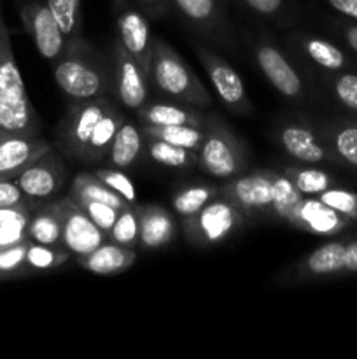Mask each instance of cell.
I'll list each match as a JSON object with an SVG mask.
<instances>
[{
  "instance_id": "obj_1",
  "label": "cell",
  "mask_w": 357,
  "mask_h": 359,
  "mask_svg": "<svg viewBox=\"0 0 357 359\" xmlns=\"http://www.w3.org/2000/svg\"><path fill=\"white\" fill-rule=\"evenodd\" d=\"M52 77L72 102L115 97L114 56L91 46L83 35L66 39L63 53L52 62Z\"/></svg>"
},
{
  "instance_id": "obj_2",
  "label": "cell",
  "mask_w": 357,
  "mask_h": 359,
  "mask_svg": "<svg viewBox=\"0 0 357 359\" xmlns=\"http://www.w3.org/2000/svg\"><path fill=\"white\" fill-rule=\"evenodd\" d=\"M0 130L24 137H41L42 125L16 65L10 35L0 9Z\"/></svg>"
},
{
  "instance_id": "obj_3",
  "label": "cell",
  "mask_w": 357,
  "mask_h": 359,
  "mask_svg": "<svg viewBox=\"0 0 357 359\" xmlns=\"http://www.w3.org/2000/svg\"><path fill=\"white\" fill-rule=\"evenodd\" d=\"M149 84L163 97L174 102L205 109L212 98L186 60L164 39L154 35Z\"/></svg>"
},
{
  "instance_id": "obj_4",
  "label": "cell",
  "mask_w": 357,
  "mask_h": 359,
  "mask_svg": "<svg viewBox=\"0 0 357 359\" xmlns=\"http://www.w3.org/2000/svg\"><path fill=\"white\" fill-rule=\"evenodd\" d=\"M205 137L198 151V168L224 182L248 170V151L244 140L217 114H209Z\"/></svg>"
},
{
  "instance_id": "obj_5",
  "label": "cell",
  "mask_w": 357,
  "mask_h": 359,
  "mask_svg": "<svg viewBox=\"0 0 357 359\" xmlns=\"http://www.w3.org/2000/svg\"><path fill=\"white\" fill-rule=\"evenodd\" d=\"M245 223L244 212L223 195H217L195 216L182 219L181 228L195 248H212L237 233Z\"/></svg>"
},
{
  "instance_id": "obj_6",
  "label": "cell",
  "mask_w": 357,
  "mask_h": 359,
  "mask_svg": "<svg viewBox=\"0 0 357 359\" xmlns=\"http://www.w3.org/2000/svg\"><path fill=\"white\" fill-rule=\"evenodd\" d=\"M112 102L108 97L74 100L56 128V149L69 160L80 163L98 123Z\"/></svg>"
},
{
  "instance_id": "obj_7",
  "label": "cell",
  "mask_w": 357,
  "mask_h": 359,
  "mask_svg": "<svg viewBox=\"0 0 357 359\" xmlns=\"http://www.w3.org/2000/svg\"><path fill=\"white\" fill-rule=\"evenodd\" d=\"M170 7L202 41L230 51L237 49V35L224 0H170Z\"/></svg>"
},
{
  "instance_id": "obj_8",
  "label": "cell",
  "mask_w": 357,
  "mask_h": 359,
  "mask_svg": "<svg viewBox=\"0 0 357 359\" xmlns=\"http://www.w3.org/2000/svg\"><path fill=\"white\" fill-rule=\"evenodd\" d=\"M191 46L205 72L209 74L210 83H212L214 90H216L217 97L223 102L224 107L233 114H252L254 105H252L251 98L245 91L244 81L238 76L237 70L209 46L202 44L200 41H192Z\"/></svg>"
},
{
  "instance_id": "obj_9",
  "label": "cell",
  "mask_w": 357,
  "mask_h": 359,
  "mask_svg": "<svg viewBox=\"0 0 357 359\" xmlns=\"http://www.w3.org/2000/svg\"><path fill=\"white\" fill-rule=\"evenodd\" d=\"M219 195L230 200L247 219L273 216V193L270 168L247 170L219 186Z\"/></svg>"
},
{
  "instance_id": "obj_10",
  "label": "cell",
  "mask_w": 357,
  "mask_h": 359,
  "mask_svg": "<svg viewBox=\"0 0 357 359\" xmlns=\"http://www.w3.org/2000/svg\"><path fill=\"white\" fill-rule=\"evenodd\" d=\"M112 7H114L118 39L149 79L154 42V35L150 34L149 28V18L130 0H112Z\"/></svg>"
},
{
  "instance_id": "obj_11",
  "label": "cell",
  "mask_w": 357,
  "mask_h": 359,
  "mask_svg": "<svg viewBox=\"0 0 357 359\" xmlns=\"http://www.w3.org/2000/svg\"><path fill=\"white\" fill-rule=\"evenodd\" d=\"M63 158L65 156L52 147L18 174L14 181L31 202H48L62 191L69 177V168Z\"/></svg>"
},
{
  "instance_id": "obj_12",
  "label": "cell",
  "mask_w": 357,
  "mask_h": 359,
  "mask_svg": "<svg viewBox=\"0 0 357 359\" xmlns=\"http://www.w3.org/2000/svg\"><path fill=\"white\" fill-rule=\"evenodd\" d=\"M62 219V245L76 258L90 255L108 238L70 196L56 198Z\"/></svg>"
},
{
  "instance_id": "obj_13",
  "label": "cell",
  "mask_w": 357,
  "mask_h": 359,
  "mask_svg": "<svg viewBox=\"0 0 357 359\" xmlns=\"http://www.w3.org/2000/svg\"><path fill=\"white\" fill-rule=\"evenodd\" d=\"M254 58L266 79L280 95L290 100L307 98V86H304L303 77L273 42L258 39L254 42Z\"/></svg>"
},
{
  "instance_id": "obj_14",
  "label": "cell",
  "mask_w": 357,
  "mask_h": 359,
  "mask_svg": "<svg viewBox=\"0 0 357 359\" xmlns=\"http://www.w3.org/2000/svg\"><path fill=\"white\" fill-rule=\"evenodd\" d=\"M21 23L35 42L37 51L49 62L59 58L65 48V35L59 30L51 9L42 0H27L20 6Z\"/></svg>"
},
{
  "instance_id": "obj_15",
  "label": "cell",
  "mask_w": 357,
  "mask_h": 359,
  "mask_svg": "<svg viewBox=\"0 0 357 359\" xmlns=\"http://www.w3.org/2000/svg\"><path fill=\"white\" fill-rule=\"evenodd\" d=\"M115 70V98L122 107L136 112L149 100V79L122 42L115 39L112 46Z\"/></svg>"
},
{
  "instance_id": "obj_16",
  "label": "cell",
  "mask_w": 357,
  "mask_h": 359,
  "mask_svg": "<svg viewBox=\"0 0 357 359\" xmlns=\"http://www.w3.org/2000/svg\"><path fill=\"white\" fill-rule=\"evenodd\" d=\"M276 140L290 158L301 163H338L329 147L322 142L317 130L308 126L307 123H284L276 130Z\"/></svg>"
},
{
  "instance_id": "obj_17",
  "label": "cell",
  "mask_w": 357,
  "mask_h": 359,
  "mask_svg": "<svg viewBox=\"0 0 357 359\" xmlns=\"http://www.w3.org/2000/svg\"><path fill=\"white\" fill-rule=\"evenodd\" d=\"M52 149L44 137H24L0 130V181L16 179L21 170Z\"/></svg>"
},
{
  "instance_id": "obj_18",
  "label": "cell",
  "mask_w": 357,
  "mask_h": 359,
  "mask_svg": "<svg viewBox=\"0 0 357 359\" xmlns=\"http://www.w3.org/2000/svg\"><path fill=\"white\" fill-rule=\"evenodd\" d=\"M286 42L303 58L322 72H343L350 69V60L345 53L332 42L303 32H289Z\"/></svg>"
},
{
  "instance_id": "obj_19",
  "label": "cell",
  "mask_w": 357,
  "mask_h": 359,
  "mask_svg": "<svg viewBox=\"0 0 357 359\" xmlns=\"http://www.w3.org/2000/svg\"><path fill=\"white\" fill-rule=\"evenodd\" d=\"M352 221L343 217L317 196H304L296 207L290 226L318 237H332L345 230Z\"/></svg>"
},
{
  "instance_id": "obj_20",
  "label": "cell",
  "mask_w": 357,
  "mask_h": 359,
  "mask_svg": "<svg viewBox=\"0 0 357 359\" xmlns=\"http://www.w3.org/2000/svg\"><path fill=\"white\" fill-rule=\"evenodd\" d=\"M140 219L139 245L146 251H156L170 244L177 235L174 214L160 203H136Z\"/></svg>"
},
{
  "instance_id": "obj_21",
  "label": "cell",
  "mask_w": 357,
  "mask_h": 359,
  "mask_svg": "<svg viewBox=\"0 0 357 359\" xmlns=\"http://www.w3.org/2000/svg\"><path fill=\"white\" fill-rule=\"evenodd\" d=\"M139 125L149 126H200L205 128L206 116L200 112V109L181 102H147L144 107L136 111Z\"/></svg>"
},
{
  "instance_id": "obj_22",
  "label": "cell",
  "mask_w": 357,
  "mask_h": 359,
  "mask_svg": "<svg viewBox=\"0 0 357 359\" xmlns=\"http://www.w3.org/2000/svg\"><path fill=\"white\" fill-rule=\"evenodd\" d=\"M135 249L125 248V245H119L115 242H112L111 238H107L104 244L98 245L90 255H84L80 258H77V263L84 270L94 273V276L108 277L118 276V273L128 270L135 263Z\"/></svg>"
},
{
  "instance_id": "obj_23",
  "label": "cell",
  "mask_w": 357,
  "mask_h": 359,
  "mask_svg": "<svg viewBox=\"0 0 357 359\" xmlns=\"http://www.w3.org/2000/svg\"><path fill=\"white\" fill-rule=\"evenodd\" d=\"M345 245L346 242H329L304 256L296 265L300 280L322 279V277L345 273Z\"/></svg>"
},
{
  "instance_id": "obj_24",
  "label": "cell",
  "mask_w": 357,
  "mask_h": 359,
  "mask_svg": "<svg viewBox=\"0 0 357 359\" xmlns=\"http://www.w3.org/2000/svg\"><path fill=\"white\" fill-rule=\"evenodd\" d=\"M317 133L338 163L357 168V121L338 119L326 123L318 126Z\"/></svg>"
},
{
  "instance_id": "obj_25",
  "label": "cell",
  "mask_w": 357,
  "mask_h": 359,
  "mask_svg": "<svg viewBox=\"0 0 357 359\" xmlns=\"http://www.w3.org/2000/svg\"><path fill=\"white\" fill-rule=\"evenodd\" d=\"M142 154L144 135L140 125L125 118V121L119 125L118 132H115L114 140H112L107 161L111 163V167L126 170V168H132L142 158Z\"/></svg>"
},
{
  "instance_id": "obj_26",
  "label": "cell",
  "mask_w": 357,
  "mask_h": 359,
  "mask_svg": "<svg viewBox=\"0 0 357 359\" xmlns=\"http://www.w3.org/2000/svg\"><path fill=\"white\" fill-rule=\"evenodd\" d=\"M28 241L44 245H62V219L56 200L38 202L31 210L30 221L27 226Z\"/></svg>"
},
{
  "instance_id": "obj_27",
  "label": "cell",
  "mask_w": 357,
  "mask_h": 359,
  "mask_svg": "<svg viewBox=\"0 0 357 359\" xmlns=\"http://www.w3.org/2000/svg\"><path fill=\"white\" fill-rule=\"evenodd\" d=\"M125 118L126 116L122 114L119 105L115 104V102H112L111 107L107 109L104 118H102L100 123H98L97 130H94L93 137H91L86 151H84V156L80 163L94 165L107 160V154L108 151H111L112 140H114L115 132H118L119 125L125 121Z\"/></svg>"
},
{
  "instance_id": "obj_28",
  "label": "cell",
  "mask_w": 357,
  "mask_h": 359,
  "mask_svg": "<svg viewBox=\"0 0 357 359\" xmlns=\"http://www.w3.org/2000/svg\"><path fill=\"white\" fill-rule=\"evenodd\" d=\"M144 153L154 163L175 170H189L198 167V153L186 147L175 146V144L164 142V140L144 137Z\"/></svg>"
},
{
  "instance_id": "obj_29",
  "label": "cell",
  "mask_w": 357,
  "mask_h": 359,
  "mask_svg": "<svg viewBox=\"0 0 357 359\" xmlns=\"http://www.w3.org/2000/svg\"><path fill=\"white\" fill-rule=\"evenodd\" d=\"M270 179H272L273 193V217L290 226L296 207L304 196L284 172L270 170Z\"/></svg>"
},
{
  "instance_id": "obj_30",
  "label": "cell",
  "mask_w": 357,
  "mask_h": 359,
  "mask_svg": "<svg viewBox=\"0 0 357 359\" xmlns=\"http://www.w3.org/2000/svg\"><path fill=\"white\" fill-rule=\"evenodd\" d=\"M72 196H83V198L94 200V202L107 203V205L114 207V209L122 210L132 207V203L126 202L122 196H119L118 193L112 191L105 182H102L100 179L94 174H88V172H83V174H77L76 177L70 182V193Z\"/></svg>"
},
{
  "instance_id": "obj_31",
  "label": "cell",
  "mask_w": 357,
  "mask_h": 359,
  "mask_svg": "<svg viewBox=\"0 0 357 359\" xmlns=\"http://www.w3.org/2000/svg\"><path fill=\"white\" fill-rule=\"evenodd\" d=\"M219 195V186L214 184H189L186 188L177 189L172 196V207L178 219H188L195 216L203 205Z\"/></svg>"
},
{
  "instance_id": "obj_32",
  "label": "cell",
  "mask_w": 357,
  "mask_h": 359,
  "mask_svg": "<svg viewBox=\"0 0 357 359\" xmlns=\"http://www.w3.org/2000/svg\"><path fill=\"white\" fill-rule=\"evenodd\" d=\"M144 137H153V139L164 140V142L175 144V146L186 147L198 153L202 147L205 130L200 126H186V125H172V126H149L140 125Z\"/></svg>"
},
{
  "instance_id": "obj_33",
  "label": "cell",
  "mask_w": 357,
  "mask_h": 359,
  "mask_svg": "<svg viewBox=\"0 0 357 359\" xmlns=\"http://www.w3.org/2000/svg\"><path fill=\"white\" fill-rule=\"evenodd\" d=\"M282 172L294 182L303 196H318L326 189L336 186L335 175L317 167H284Z\"/></svg>"
},
{
  "instance_id": "obj_34",
  "label": "cell",
  "mask_w": 357,
  "mask_h": 359,
  "mask_svg": "<svg viewBox=\"0 0 357 359\" xmlns=\"http://www.w3.org/2000/svg\"><path fill=\"white\" fill-rule=\"evenodd\" d=\"M59 30L66 39L83 35V4L80 0H46Z\"/></svg>"
},
{
  "instance_id": "obj_35",
  "label": "cell",
  "mask_w": 357,
  "mask_h": 359,
  "mask_svg": "<svg viewBox=\"0 0 357 359\" xmlns=\"http://www.w3.org/2000/svg\"><path fill=\"white\" fill-rule=\"evenodd\" d=\"M324 84L343 109L357 114V74L349 70L332 74L326 72Z\"/></svg>"
},
{
  "instance_id": "obj_36",
  "label": "cell",
  "mask_w": 357,
  "mask_h": 359,
  "mask_svg": "<svg viewBox=\"0 0 357 359\" xmlns=\"http://www.w3.org/2000/svg\"><path fill=\"white\" fill-rule=\"evenodd\" d=\"M70 256L72 255L63 248L28 242L27 263L31 272H46V270L58 269L69 262Z\"/></svg>"
},
{
  "instance_id": "obj_37",
  "label": "cell",
  "mask_w": 357,
  "mask_h": 359,
  "mask_svg": "<svg viewBox=\"0 0 357 359\" xmlns=\"http://www.w3.org/2000/svg\"><path fill=\"white\" fill-rule=\"evenodd\" d=\"M139 235H140V219H139V210L135 205L128 207V209L119 210V216L115 219L114 226H112L108 238L112 242L125 248H136L139 244Z\"/></svg>"
},
{
  "instance_id": "obj_38",
  "label": "cell",
  "mask_w": 357,
  "mask_h": 359,
  "mask_svg": "<svg viewBox=\"0 0 357 359\" xmlns=\"http://www.w3.org/2000/svg\"><path fill=\"white\" fill-rule=\"evenodd\" d=\"M28 242L30 241L0 249V272L6 273L7 279L34 273L27 263Z\"/></svg>"
},
{
  "instance_id": "obj_39",
  "label": "cell",
  "mask_w": 357,
  "mask_h": 359,
  "mask_svg": "<svg viewBox=\"0 0 357 359\" xmlns=\"http://www.w3.org/2000/svg\"><path fill=\"white\" fill-rule=\"evenodd\" d=\"M317 198L321 202H324L326 205L331 207L332 210L342 214L343 217L352 221V223L357 221V193L345 188H338V186H332V188L321 193Z\"/></svg>"
},
{
  "instance_id": "obj_40",
  "label": "cell",
  "mask_w": 357,
  "mask_h": 359,
  "mask_svg": "<svg viewBox=\"0 0 357 359\" xmlns=\"http://www.w3.org/2000/svg\"><path fill=\"white\" fill-rule=\"evenodd\" d=\"M69 196L80 207V209L84 210V212L88 214V216H90V219L93 221L102 231H105L107 235L111 233L112 226H114L115 219H118L119 216L118 209L107 205V203L94 202V200H90V198H83V196H72V195Z\"/></svg>"
},
{
  "instance_id": "obj_41",
  "label": "cell",
  "mask_w": 357,
  "mask_h": 359,
  "mask_svg": "<svg viewBox=\"0 0 357 359\" xmlns=\"http://www.w3.org/2000/svg\"><path fill=\"white\" fill-rule=\"evenodd\" d=\"M94 175H97L102 182H105L112 191H115L119 196H122L128 203H132V205L139 203L136 202L135 184H133L132 179H130L122 170L114 167L98 168V170L94 172Z\"/></svg>"
},
{
  "instance_id": "obj_42",
  "label": "cell",
  "mask_w": 357,
  "mask_h": 359,
  "mask_svg": "<svg viewBox=\"0 0 357 359\" xmlns=\"http://www.w3.org/2000/svg\"><path fill=\"white\" fill-rule=\"evenodd\" d=\"M241 2L259 16L270 18V20L282 21L289 16V7L286 0H241Z\"/></svg>"
},
{
  "instance_id": "obj_43",
  "label": "cell",
  "mask_w": 357,
  "mask_h": 359,
  "mask_svg": "<svg viewBox=\"0 0 357 359\" xmlns=\"http://www.w3.org/2000/svg\"><path fill=\"white\" fill-rule=\"evenodd\" d=\"M23 191H21L20 186L16 184L14 179H6V181H0V209H6V207H23V205H34Z\"/></svg>"
},
{
  "instance_id": "obj_44",
  "label": "cell",
  "mask_w": 357,
  "mask_h": 359,
  "mask_svg": "<svg viewBox=\"0 0 357 359\" xmlns=\"http://www.w3.org/2000/svg\"><path fill=\"white\" fill-rule=\"evenodd\" d=\"M27 226L28 223L0 224V249L9 248V245L14 244H21V242H27Z\"/></svg>"
},
{
  "instance_id": "obj_45",
  "label": "cell",
  "mask_w": 357,
  "mask_h": 359,
  "mask_svg": "<svg viewBox=\"0 0 357 359\" xmlns=\"http://www.w3.org/2000/svg\"><path fill=\"white\" fill-rule=\"evenodd\" d=\"M130 2L135 4L144 14H146L149 20H161L168 14L170 7V0H130Z\"/></svg>"
},
{
  "instance_id": "obj_46",
  "label": "cell",
  "mask_w": 357,
  "mask_h": 359,
  "mask_svg": "<svg viewBox=\"0 0 357 359\" xmlns=\"http://www.w3.org/2000/svg\"><path fill=\"white\" fill-rule=\"evenodd\" d=\"M336 30L340 32V35H342L343 41L346 42V46L357 55V23L336 21Z\"/></svg>"
},
{
  "instance_id": "obj_47",
  "label": "cell",
  "mask_w": 357,
  "mask_h": 359,
  "mask_svg": "<svg viewBox=\"0 0 357 359\" xmlns=\"http://www.w3.org/2000/svg\"><path fill=\"white\" fill-rule=\"evenodd\" d=\"M328 6L346 20L357 21V0H326Z\"/></svg>"
},
{
  "instance_id": "obj_48",
  "label": "cell",
  "mask_w": 357,
  "mask_h": 359,
  "mask_svg": "<svg viewBox=\"0 0 357 359\" xmlns=\"http://www.w3.org/2000/svg\"><path fill=\"white\" fill-rule=\"evenodd\" d=\"M357 272V241L346 242L345 245V273Z\"/></svg>"
},
{
  "instance_id": "obj_49",
  "label": "cell",
  "mask_w": 357,
  "mask_h": 359,
  "mask_svg": "<svg viewBox=\"0 0 357 359\" xmlns=\"http://www.w3.org/2000/svg\"><path fill=\"white\" fill-rule=\"evenodd\" d=\"M4 279H7V276H6V273L0 272V280H4Z\"/></svg>"
}]
</instances>
